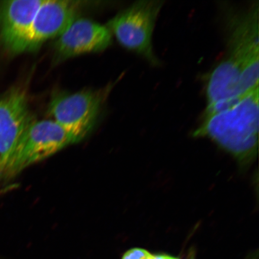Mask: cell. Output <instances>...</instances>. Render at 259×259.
Here are the masks:
<instances>
[{
    "instance_id": "1",
    "label": "cell",
    "mask_w": 259,
    "mask_h": 259,
    "mask_svg": "<svg viewBox=\"0 0 259 259\" xmlns=\"http://www.w3.org/2000/svg\"><path fill=\"white\" fill-rule=\"evenodd\" d=\"M258 93L257 87L234 106L204 117L193 137L211 139L241 161L253 158L258 148Z\"/></svg>"
},
{
    "instance_id": "2",
    "label": "cell",
    "mask_w": 259,
    "mask_h": 259,
    "mask_svg": "<svg viewBox=\"0 0 259 259\" xmlns=\"http://www.w3.org/2000/svg\"><path fill=\"white\" fill-rule=\"evenodd\" d=\"M164 5L160 0L136 2L108 22L107 27L123 47L141 55L153 66L160 61L153 51L155 22Z\"/></svg>"
},
{
    "instance_id": "3",
    "label": "cell",
    "mask_w": 259,
    "mask_h": 259,
    "mask_svg": "<svg viewBox=\"0 0 259 259\" xmlns=\"http://www.w3.org/2000/svg\"><path fill=\"white\" fill-rule=\"evenodd\" d=\"M229 56L240 64L246 94L258 87V3L228 21Z\"/></svg>"
},
{
    "instance_id": "4",
    "label": "cell",
    "mask_w": 259,
    "mask_h": 259,
    "mask_svg": "<svg viewBox=\"0 0 259 259\" xmlns=\"http://www.w3.org/2000/svg\"><path fill=\"white\" fill-rule=\"evenodd\" d=\"M75 143L76 139L56 121H32L13 156L9 168V180L31 164Z\"/></svg>"
},
{
    "instance_id": "5",
    "label": "cell",
    "mask_w": 259,
    "mask_h": 259,
    "mask_svg": "<svg viewBox=\"0 0 259 259\" xmlns=\"http://www.w3.org/2000/svg\"><path fill=\"white\" fill-rule=\"evenodd\" d=\"M101 93L82 91L54 96L48 111L55 121L69 133L77 142L92 131L101 111Z\"/></svg>"
},
{
    "instance_id": "6",
    "label": "cell",
    "mask_w": 259,
    "mask_h": 259,
    "mask_svg": "<svg viewBox=\"0 0 259 259\" xmlns=\"http://www.w3.org/2000/svg\"><path fill=\"white\" fill-rule=\"evenodd\" d=\"M33 120L24 91L14 89L0 96V183L9 180L16 149Z\"/></svg>"
},
{
    "instance_id": "7",
    "label": "cell",
    "mask_w": 259,
    "mask_h": 259,
    "mask_svg": "<svg viewBox=\"0 0 259 259\" xmlns=\"http://www.w3.org/2000/svg\"><path fill=\"white\" fill-rule=\"evenodd\" d=\"M55 58L62 61L83 54L102 51L112 44L108 27L87 18H76L57 37Z\"/></svg>"
},
{
    "instance_id": "8",
    "label": "cell",
    "mask_w": 259,
    "mask_h": 259,
    "mask_svg": "<svg viewBox=\"0 0 259 259\" xmlns=\"http://www.w3.org/2000/svg\"><path fill=\"white\" fill-rule=\"evenodd\" d=\"M44 0H14L0 4V42L11 53L27 52L32 21Z\"/></svg>"
},
{
    "instance_id": "9",
    "label": "cell",
    "mask_w": 259,
    "mask_h": 259,
    "mask_svg": "<svg viewBox=\"0 0 259 259\" xmlns=\"http://www.w3.org/2000/svg\"><path fill=\"white\" fill-rule=\"evenodd\" d=\"M248 94L243 87L240 64L228 56L215 68L209 77L206 90L208 105L204 117L231 108Z\"/></svg>"
},
{
    "instance_id": "10",
    "label": "cell",
    "mask_w": 259,
    "mask_h": 259,
    "mask_svg": "<svg viewBox=\"0 0 259 259\" xmlns=\"http://www.w3.org/2000/svg\"><path fill=\"white\" fill-rule=\"evenodd\" d=\"M76 2L44 0L32 21L27 52L37 50L45 41L58 37L75 19Z\"/></svg>"
},
{
    "instance_id": "11",
    "label": "cell",
    "mask_w": 259,
    "mask_h": 259,
    "mask_svg": "<svg viewBox=\"0 0 259 259\" xmlns=\"http://www.w3.org/2000/svg\"><path fill=\"white\" fill-rule=\"evenodd\" d=\"M122 259H155V255L145 249L135 248L126 252Z\"/></svg>"
},
{
    "instance_id": "12",
    "label": "cell",
    "mask_w": 259,
    "mask_h": 259,
    "mask_svg": "<svg viewBox=\"0 0 259 259\" xmlns=\"http://www.w3.org/2000/svg\"><path fill=\"white\" fill-rule=\"evenodd\" d=\"M172 259H179V258L173 257Z\"/></svg>"
}]
</instances>
